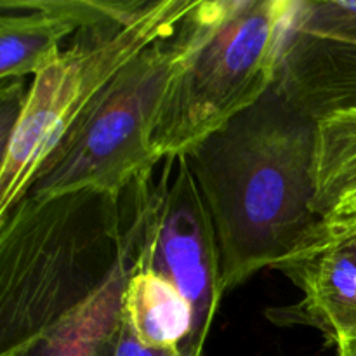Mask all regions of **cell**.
I'll return each instance as SVG.
<instances>
[{
	"instance_id": "obj_8",
	"label": "cell",
	"mask_w": 356,
	"mask_h": 356,
	"mask_svg": "<svg viewBox=\"0 0 356 356\" xmlns=\"http://www.w3.org/2000/svg\"><path fill=\"white\" fill-rule=\"evenodd\" d=\"M315 179L313 209L322 218V226L305 252L291 263L356 238V110L318 120Z\"/></svg>"
},
{
	"instance_id": "obj_1",
	"label": "cell",
	"mask_w": 356,
	"mask_h": 356,
	"mask_svg": "<svg viewBox=\"0 0 356 356\" xmlns=\"http://www.w3.org/2000/svg\"><path fill=\"white\" fill-rule=\"evenodd\" d=\"M316 139L318 120L271 86L183 155L214 226L225 294L294 261L318 233Z\"/></svg>"
},
{
	"instance_id": "obj_2",
	"label": "cell",
	"mask_w": 356,
	"mask_h": 356,
	"mask_svg": "<svg viewBox=\"0 0 356 356\" xmlns=\"http://www.w3.org/2000/svg\"><path fill=\"white\" fill-rule=\"evenodd\" d=\"M124 191L26 197L0 219V356H14L131 257Z\"/></svg>"
},
{
	"instance_id": "obj_13",
	"label": "cell",
	"mask_w": 356,
	"mask_h": 356,
	"mask_svg": "<svg viewBox=\"0 0 356 356\" xmlns=\"http://www.w3.org/2000/svg\"><path fill=\"white\" fill-rule=\"evenodd\" d=\"M103 356H197L183 350H169V348H156L146 344L134 332L127 320L120 315L117 329L111 334L110 341L104 346Z\"/></svg>"
},
{
	"instance_id": "obj_16",
	"label": "cell",
	"mask_w": 356,
	"mask_h": 356,
	"mask_svg": "<svg viewBox=\"0 0 356 356\" xmlns=\"http://www.w3.org/2000/svg\"><path fill=\"white\" fill-rule=\"evenodd\" d=\"M341 247H343V249L351 250V252H353L355 256H356V238H355V240H351V242L344 243V245H341ZM341 247H337V249H341Z\"/></svg>"
},
{
	"instance_id": "obj_12",
	"label": "cell",
	"mask_w": 356,
	"mask_h": 356,
	"mask_svg": "<svg viewBox=\"0 0 356 356\" xmlns=\"http://www.w3.org/2000/svg\"><path fill=\"white\" fill-rule=\"evenodd\" d=\"M132 264L131 254L97 294L14 356H103L104 346L120 322L122 299Z\"/></svg>"
},
{
	"instance_id": "obj_15",
	"label": "cell",
	"mask_w": 356,
	"mask_h": 356,
	"mask_svg": "<svg viewBox=\"0 0 356 356\" xmlns=\"http://www.w3.org/2000/svg\"><path fill=\"white\" fill-rule=\"evenodd\" d=\"M337 356H356V327L336 341Z\"/></svg>"
},
{
	"instance_id": "obj_9",
	"label": "cell",
	"mask_w": 356,
	"mask_h": 356,
	"mask_svg": "<svg viewBox=\"0 0 356 356\" xmlns=\"http://www.w3.org/2000/svg\"><path fill=\"white\" fill-rule=\"evenodd\" d=\"M0 13V80L40 73L82 26L75 0H2Z\"/></svg>"
},
{
	"instance_id": "obj_11",
	"label": "cell",
	"mask_w": 356,
	"mask_h": 356,
	"mask_svg": "<svg viewBox=\"0 0 356 356\" xmlns=\"http://www.w3.org/2000/svg\"><path fill=\"white\" fill-rule=\"evenodd\" d=\"M122 316L146 344L204 356L191 348L195 316L190 302L149 268L132 264L122 299Z\"/></svg>"
},
{
	"instance_id": "obj_3",
	"label": "cell",
	"mask_w": 356,
	"mask_h": 356,
	"mask_svg": "<svg viewBox=\"0 0 356 356\" xmlns=\"http://www.w3.org/2000/svg\"><path fill=\"white\" fill-rule=\"evenodd\" d=\"M296 6L298 0H198L186 17L190 51L153 131L160 159L184 155L273 86Z\"/></svg>"
},
{
	"instance_id": "obj_4",
	"label": "cell",
	"mask_w": 356,
	"mask_h": 356,
	"mask_svg": "<svg viewBox=\"0 0 356 356\" xmlns=\"http://www.w3.org/2000/svg\"><path fill=\"white\" fill-rule=\"evenodd\" d=\"M198 0H134L125 13L79 28L33 76L16 132L0 153V219L26 195L45 156L101 90L141 52L169 37Z\"/></svg>"
},
{
	"instance_id": "obj_5",
	"label": "cell",
	"mask_w": 356,
	"mask_h": 356,
	"mask_svg": "<svg viewBox=\"0 0 356 356\" xmlns=\"http://www.w3.org/2000/svg\"><path fill=\"white\" fill-rule=\"evenodd\" d=\"M190 51L186 19L129 63L38 165L26 197L97 188L120 193L162 159L153 131L167 87Z\"/></svg>"
},
{
	"instance_id": "obj_10",
	"label": "cell",
	"mask_w": 356,
	"mask_h": 356,
	"mask_svg": "<svg viewBox=\"0 0 356 356\" xmlns=\"http://www.w3.org/2000/svg\"><path fill=\"white\" fill-rule=\"evenodd\" d=\"M302 291L287 318L278 323H302L325 334L332 344L356 327V256L334 249L280 268Z\"/></svg>"
},
{
	"instance_id": "obj_6",
	"label": "cell",
	"mask_w": 356,
	"mask_h": 356,
	"mask_svg": "<svg viewBox=\"0 0 356 356\" xmlns=\"http://www.w3.org/2000/svg\"><path fill=\"white\" fill-rule=\"evenodd\" d=\"M159 165L127 186L134 264L186 298L195 316L191 348L204 355L225 296L218 238L186 159L167 156Z\"/></svg>"
},
{
	"instance_id": "obj_14",
	"label": "cell",
	"mask_w": 356,
	"mask_h": 356,
	"mask_svg": "<svg viewBox=\"0 0 356 356\" xmlns=\"http://www.w3.org/2000/svg\"><path fill=\"white\" fill-rule=\"evenodd\" d=\"M23 80L24 79L0 80V143H2L0 153L7 148L23 115L28 94Z\"/></svg>"
},
{
	"instance_id": "obj_7",
	"label": "cell",
	"mask_w": 356,
	"mask_h": 356,
	"mask_svg": "<svg viewBox=\"0 0 356 356\" xmlns=\"http://www.w3.org/2000/svg\"><path fill=\"white\" fill-rule=\"evenodd\" d=\"M273 86L315 120L356 110V2L298 0Z\"/></svg>"
}]
</instances>
